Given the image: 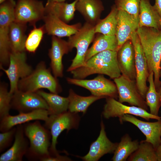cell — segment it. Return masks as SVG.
Wrapping results in <instances>:
<instances>
[{
  "label": "cell",
  "instance_id": "11",
  "mask_svg": "<svg viewBox=\"0 0 161 161\" xmlns=\"http://www.w3.org/2000/svg\"><path fill=\"white\" fill-rule=\"evenodd\" d=\"M129 114L138 116L147 121L150 119L159 120L161 117L152 114L145 109L135 106L124 105L112 97L106 98L102 115L106 119L110 118H121L124 115Z\"/></svg>",
  "mask_w": 161,
  "mask_h": 161
},
{
  "label": "cell",
  "instance_id": "19",
  "mask_svg": "<svg viewBox=\"0 0 161 161\" xmlns=\"http://www.w3.org/2000/svg\"><path fill=\"white\" fill-rule=\"evenodd\" d=\"M117 61L121 75L136 81L135 51L131 40L126 41L117 51Z\"/></svg>",
  "mask_w": 161,
  "mask_h": 161
},
{
  "label": "cell",
  "instance_id": "32",
  "mask_svg": "<svg viewBox=\"0 0 161 161\" xmlns=\"http://www.w3.org/2000/svg\"><path fill=\"white\" fill-rule=\"evenodd\" d=\"M129 161H157L156 149L150 143L145 140L139 142L137 149L128 157Z\"/></svg>",
  "mask_w": 161,
  "mask_h": 161
},
{
  "label": "cell",
  "instance_id": "43",
  "mask_svg": "<svg viewBox=\"0 0 161 161\" xmlns=\"http://www.w3.org/2000/svg\"><path fill=\"white\" fill-rule=\"evenodd\" d=\"M7 0H0V4H1Z\"/></svg>",
  "mask_w": 161,
  "mask_h": 161
},
{
  "label": "cell",
  "instance_id": "30",
  "mask_svg": "<svg viewBox=\"0 0 161 161\" xmlns=\"http://www.w3.org/2000/svg\"><path fill=\"white\" fill-rule=\"evenodd\" d=\"M139 142L132 140L128 134H126L121 138L114 152L112 158L113 161H126L129 156L138 148Z\"/></svg>",
  "mask_w": 161,
  "mask_h": 161
},
{
  "label": "cell",
  "instance_id": "24",
  "mask_svg": "<svg viewBox=\"0 0 161 161\" xmlns=\"http://www.w3.org/2000/svg\"><path fill=\"white\" fill-rule=\"evenodd\" d=\"M161 18L150 0H141L138 27H147L161 30Z\"/></svg>",
  "mask_w": 161,
  "mask_h": 161
},
{
  "label": "cell",
  "instance_id": "21",
  "mask_svg": "<svg viewBox=\"0 0 161 161\" xmlns=\"http://www.w3.org/2000/svg\"><path fill=\"white\" fill-rule=\"evenodd\" d=\"M16 126L13 143L9 149L1 154L0 161H21L28 151L29 142L25 137L23 124Z\"/></svg>",
  "mask_w": 161,
  "mask_h": 161
},
{
  "label": "cell",
  "instance_id": "12",
  "mask_svg": "<svg viewBox=\"0 0 161 161\" xmlns=\"http://www.w3.org/2000/svg\"><path fill=\"white\" fill-rule=\"evenodd\" d=\"M118 93V101L126 102L131 106L143 108L147 111L146 101L140 93L136 81L131 80L122 75L114 79Z\"/></svg>",
  "mask_w": 161,
  "mask_h": 161
},
{
  "label": "cell",
  "instance_id": "45",
  "mask_svg": "<svg viewBox=\"0 0 161 161\" xmlns=\"http://www.w3.org/2000/svg\"><path fill=\"white\" fill-rule=\"evenodd\" d=\"M160 29H161V23H160Z\"/></svg>",
  "mask_w": 161,
  "mask_h": 161
},
{
  "label": "cell",
  "instance_id": "34",
  "mask_svg": "<svg viewBox=\"0 0 161 161\" xmlns=\"http://www.w3.org/2000/svg\"><path fill=\"white\" fill-rule=\"evenodd\" d=\"M33 27L27 36L25 46L26 50L31 53L35 52L45 33L43 26L39 27L35 26Z\"/></svg>",
  "mask_w": 161,
  "mask_h": 161
},
{
  "label": "cell",
  "instance_id": "15",
  "mask_svg": "<svg viewBox=\"0 0 161 161\" xmlns=\"http://www.w3.org/2000/svg\"><path fill=\"white\" fill-rule=\"evenodd\" d=\"M121 123H130L137 127L145 136V140L151 143L155 148L161 143V119L155 122L140 120L133 115L126 114L119 119Z\"/></svg>",
  "mask_w": 161,
  "mask_h": 161
},
{
  "label": "cell",
  "instance_id": "6",
  "mask_svg": "<svg viewBox=\"0 0 161 161\" xmlns=\"http://www.w3.org/2000/svg\"><path fill=\"white\" fill-rule=\"evenodd\" d=\"M95 26L85 22L75 33L69 37L67 42L71 50L77 49L76 55L67 71H72L83 66L85 57L90 44L93 41L95 34Z\"/></svg>",
  "mask_w": 161,
  "mask_h": 161
},
{
  "label": "cell",
  "instance_id": "47",
  "mask_svg": "<svg viewBox=\"0 0 161 161\" xmlns=\"http://www.w3.org/2000/svg\"></svg>",
  "mask_w": 161,
  "mask_h": 161
},
{
  "label": "cell",
  "instance_id": "22",
  "mask_svg": "<svg viewBox=\"0 0 161 161\" xmlns=\"http://www.w3.org/2000/svg\"><path fill=\"white\" fill-rule=\"evenodd\" d=\"M138 27V22L129 14L118 10L115 36L118 49L126 41L131 40L132 34Z\"/></svg>",
  "mask_w": 161,
  "mask_h": 161
},
{
  "label": "cell",
  "instance_id": "2",
  "mask_svg": "<svg viewBox=\"0 0 161 161\" xmlns=\"http://www.w3.org/2000/svg\"><path fill=\"white\" fill-rule=\"evenodd\" d=\"M137 33L145 56L149 73L153 72L156 89L160 86L161 63V30L138 27Z\"/></svg>",
  "mask_w": 161,
  "mask_h": 161
},
{
  "label": "cell",
  "instance_id": "44",
  "mask_svg": "<svg viewBox=\"0 0 161 161\" xmlns=\"http://www.w3.org/2000/svg\"><path fill=\"white\" fill-rule=\"evenodd\" d=\"M160 77H161V63L160 64Z\"/></svg>",
  "mask_w": 161,
  "mask_h": 161
},
{
  "label": "cell",
  "instance_id": "18",
  "mask_svg": "<svg viewBox=\"0 0 161 161\" xmlns=\"http://www.w3.org/2000/svg\"><path fill=\"white\" fill-rule=\"evenodd\" d=\"M42 20L45 33L59 38L69 37L77 32L82 27L80 23L69 25L54 15L45 14Z\"/></svg>",
  "mask_w": 161,
  "mask_h": 161
},
{
  "label": "cell",
  "instance_id": "46",
  "mask_svg": "<svg viewBox=\"0 0 161 161\" xmlns=\"http://www.w3.org/2000/svg\"></svg>",
  "mask_w": 161,
  "mask_h": 161
},
{
  "label": "cell",
  "instance_id": "5",
  "mask_svg": "<svg viewBox=\"0 0 161 161\" xmlns=\"http://www.w3.org/2000/svg\"><path fill=\"white\" fill-rule=\"evenodd\" d=\"M15 0H7L0 5V67L8 66L11 53L10 26L15 21Z\"/></svg>",
  "mask_w": 161,
  "mask_h": 161
},
{
  "label": "cell",
  "instance_id": "20",
  "mask_svg": "<svg viewBox=\"0 0 161 161\" xmlns=\"http://www.w3.org/2000/svg\"><path fill=\"white\" fill-rule=\"evenodd\" d=\"M17 115L12 116L10 114L0 120V131L1 132L8 131L20 124L34 120L45 121L48 118L49 113L47 110L38 109L28 112L19 113Z\"/></svg>",
  "mask_w": 161,
  "mask_h": 161
},
{
  "label": "cell",
  "instance_id": "23",
  "mask_svg": "<svg viewBox=\"0 0 161 161\" xmlns=\"http://www.w3.org/2000/svg\"><path fill=\"white\" fill-rule=\"evenodd\" d=\"M75 8L86 22L95 26L100 19L101 14L104 9L101 0H78Z\"/></svg>",
  "mask_w": 161,
  "mask_h": 161
},
{
  "label": "cell",
  "instance_id": "38",
  "mask_svg": "<svg viewBox=\"0 0 161 161\" xmlns=\"http://www.w3.org/2000/svg\"><path fill=\"white\" fill-rule=\"evenodd\" d=\"M69 157L59 154V153L54 155H49L42 159L41 161H71Z\"/></svg>",
  "mask_w": 161,
  "mask_h": 161
},
{
  "label": "cell",
  "instance_id": "26",
  "mask_svg": "<svg viewBox=\"0 0 161 161\" xmlns=\"http://www.w3.org/2000/svg\"><path fill=\"white\" fill-rule=\"evenodd\" d=\"M27 24L15 21L10 26L9 41L11 52H20L26 51L25 43Z\"/></svg>",
  "mask_w": 161,
  "mask_h": 161
},
{
  "label": "cell",
  "instance_id": "42",
  "mask_svg": "<svg viewBox=\"0 0 161 161\" xmlns=\"http://www.w3.org/2000/svg\"><path fill=\"white\" fill-rule=\"evenodd\" d=\"M158 92L159 94L160 101H161V85L160 86V87L159 89Z\"/></svg>",
  "mask_w": 161,
  "mask_h": 161
},
{
  "label": "cell",
  "instance_id": "28",
  "mask_svg": "<svg viewBox=\"0 0 161 161\" xmlns=\"http://www.w3.org/2000/svg\"><path fill=\"white\" fill-rule=\"evenodd\" d=\"M36 92L44 99L48 104L49 115L58 114L67 111L69 103L68 97H62L57 94L48 93L41 90Z\"/></svg>",
  "mask_w": 161,
  "mask_h": 161
},
{
  "label": "cell",
  "instance_id": "7",
  "mask_svg": "<svg viewBox=\"0 0 161 161\" xmlns=\"http://www.w3.org/2000/svg\"><path fill=\"white\" fill-rule=\"evenodd\" d=\"M78 113L68 111L58 114H51L44 121V126L50 131L52 137L49 149L50 155L59 153L56 148L57 139L63 131L66 129L68 131L78 128L80 117Z\"/></svg>",
  "mask_w": 161,
  "mask_h": 161
},
{
  "label": "cell",
  "instance_id": "17",
  "mask_svg": "<svg viewBox=\"0 0 161 161\" xmlns=\"http://www.w3.org/2000/svg\"><path fill=\"white\" fill-rule=\"evenodd\" d=\"M71 50L67 41L55 36H52L51 47L49 50L48 55L50 60L51 69L56 78L63 76L62 58Z\"/></svg>",
  "mask_w": 161,
  "mask_h": 161
},
{
  "label": "cell",
  "instance_id": "36",
  "mask_svg": "<svg viewBox=\"0 0 161 161\" xmlns=\"http://www.w3.org/2000/svg\"><path fill=\"white\" fill-rule=\"evenodd\" d=\"M13 94L8 90L6 83H1L0 85V119L9 114L11 109V102Z\"/></svg>",
  "mask_w": 161,
  "mask_h": 161
},
{
  "label": "cell",
  "instance_id": "37",
  "mask_svg": "<svg viewBox=\"0 0 161 161\" xmlns=\"http://www.w3.org/2000/svg\"><path fill=\"white\" fill-rule=\"evenodd\" d=\"M16 127L9 130L0 133V152H1L10 146L13 138H14Z\"/></svg>",
  "mask_w": 161,
  "mask_h": 161
},
{
  "label": "cell",
  "instance_id": "29",
  "mask_svg": "<svg viewBox=\"0 0 161 161\" xmlns=\"http://www.w3.org/2000/svg\"><path fill=\"white\" fill-rule=\"evenodd\" d=\"M69 100L68 110L71 112H81L85 114L89 106L95 101L102 99L101 97L92 95L82 96L76 94L70 89L68 97Z\"/></svg>",
  "mask_w": 161,
  "mask_h": 161
},
{
  "label": "cell",
  "instance_id": "40",
  "mask_svg": "<svg viewBox=\"0 0 161 161\" xmlns=\"http://www.w3.org/2000/svg\"><path fill=\"white\" fill-rule=\"evenodd\" d=\"M157 161H161V143L156 149Z\"/></svg>",
  "mask_w": 161,
  "mask_h": 161
},
{
  "label": "cell",
  "instance_id": "16",
  "mask_svg": "<svg viewBox=\"0 0 161 161\" xmlns=\"http://www.w3.org/2000/svg\"><path fill=\"white\" fill-rule=\"evenodd\" d=\"M118 144L112 142L108 138L105 125L101 120L100 130L98 137L91 145L88 153L80 157L85 161H97L106 154L114 153Z\"/></svg>",
  "mask_w": 161,
  "mask_h": 161
},
{
  "label": "cell",
  "instance_id": "33",
  "mask_svg": "<svg viewBox=\"0 0 161 161\" xmlns=\"http://www.w3.org/2000/svg\"><path fill=\"white\" fill-rule=\"evenodd\" d=\"M154 77L153 72L149 73L147 79L149 86L146 95L145 101L147 105L149 108L150 113L153 115L158 116L161 101L159 94L156 90Z\"/></svg>",
  "mask_w": 161,
  "mask_h": 161
},
{
  "label": "cell",
  "instance_id": "1",
  "mask_svg": "<svg viewBox=\"0 0 161 161\" xmlns=\"http://www.w3.org/2000/svg\"><path fill=\"white\" fill-rule=\"evenodd\" d=\"M117 51L106 50L95 55L84 64L72 71L73 78L84 79L92 75H105L114 79L120 76L121 73L117 61Z\"/></svg>",
  "mask_w": 161,
  "mask_h": 161
},
{
  "label": "cell",
  "instance_id": "9",
  "mask_svg": "<svg viewBox=\"0 0 161 161\" xmlns=\"http://www.w3.org/2000/svg\"><path fill=\"white\" fill-rule=\"evenodd\" d=\"M26 51L20 52H11L8 67L0 69L5 73L10 81L9 92L13 94L18 90L19 80L30 75L33 71L32 67L27 62Z\"/></svg>",
  "mask_w": 161,
  "mask_h": 161
},
{
  "label": "cell",
  "instance_id": "39",
  "mask_svg": "<svg viewBox=\"0 0 161 161\" xmlns=\"http://www.w3.org/2000/svg\"><path fill=\"white\" fill-rule=\"evenodd\" d=\"M154 5L161 18V0H155Z\"/></svg>",
  "mask_w": 161,
  "mask_h": 161
},
{
  "label": "cell",
  "instance_id": "13",
  "mask_svg": "<svg viewBox=\"0 0 161 161\" xmlns=\"http://www.w3.org/2000/svg\"><path fill=\"white\" fill-rule=\"evenodd\" d=\"M131 40L135 51L136 83L140 93L145 100L148 88L146 81L149 74L147 60L136 31L132 34Z\"/></svg>",
  "mask_w": 161,
  "mask_h": 161
},
{
  "label": "cell",
  "instance_id": "35",
  "mask_svg": "<svg viewBox=\"0 0 161 161\" xmlns=\"http://www.w3.org/2000/svg\"><path fill=\"white\" fill-rule=\"evenodd\" d=\"M141 0H114L118 10L124 11L131 15L138 23Z\"/></svg>",
  "mask_w": 161,
  "mask_h": 161
},
{
  "label": "cell",
  "instance_id": "3",
  "mask_svg": "<svg viewBox=\"0 0 161 161\" xmlns=\"http://www.w3.org/2000/svg\"><path fill=\"white\" fill-rule=\"evenodd\" d=\"M23 126L24 135L29 142L26 155L28 158L40 161L50 155L49 149L52 138L50 131L38 120L24 123Z\"/></svg>",
  "mask_w": 161,
  "mask_h": 161
},
{
  "label": "cell",
  "instance_id": "4",
  "mask_svg": "<svg viewBox=\"0 0 161 161\" xmlns=\"http://www.w3.org/2000/svg\"><path fill=\"white\" fill-rule=\"evenodd\" d=\"M17 88L26 92H36L41 89H46L57 94L62 90L57 78L52 75L44 61L40 62L30 75L19 80Z\"/></svg>",
  "mask_w": 161,
  "mask_h": 161
},
{
  "label": "cell",
  "instance_id": "10",
  "mask_svg": "<svg viewBox=\"0 0 161 161\" xmlns=\"http://www.w3.org/2000/svg\"><path fill=\"white\" fill-rule=\"evenodd\" d=\"M45 15V6L39 0H18L15 10V21L27 24L33 27L43 19Z\"/></svg>",
  "mask_w": 161,
  "mask_h": 161
},
{
  "label": "cell",
  "instance_id": "25",
  "mask_svg": "<svg viewBox=\"0 0 161 161\" xmlns=\"http://www.w3.org/2000/svg\"><path fill=\"white\" fill-rule=\"evenodd\" d=\"M78 0L71 3L65 2H53L47 0L45 5V14H50L56 16L67 23L74 18Z\"/></svg>",
  "mask_w": 161,
  "mask_h": 161
},
{
  "label": "cell",
  "instance_id": "14",
  "mask_svg": "<svg viewBox=\"0 0 161 161\" xmlns=\"http://www.w3.org/2000/svg\"><path fill=\"white\" fill-rule=\"evenodd\" d=\"M11 109L19 113L28 112L38 109H49L44 99L36 92H26L18 90L13 94Z\"/></svg>",
  "mask_w": 161,
  "mask_h": 161
},
{
  "label": "cell",
  "instance_id": "27",
  "mask_svg": "<svg viewBox=\"0 0 161 161\" xmlns=\"http://www.w3.org/2000/svg\"><path fill=\"white\" fill-rule=\"evenodd\" d=\"M95 38L85 57V62L95 55L102 51L111 50L117 51V41L115 35H109L100 33Z\"/></svg>",
  "mask_w": 161,
  "mask_h": 161
},
{
  "label": "cell",
  "instance_id": "41",
  "mask_svg": "<svg viewBox=\"0 0 161 161\" xmlns=\"http://www.w3.org/2000/svg\"><path fill=\"white\" fill-rule=\"evenodd\" d=\"M49 1L53 2H65L66 0H48Z\"/></svg>",
  "mask_w": 161,
  "mask_h": 161
},
{
  "label": "cell",
  "instance_id": "8",
  "mask_svg": "<svg viewBox=\"0 0 161 161\" xmlns=\"http://www.w3.org/2000/svg\"><path fill=\"white\" fill-rule=\"evenodd\" d=\"M68 83L84 88L91 93L92 95L102 98L118 97L117 86L115 83L107 79L103 75L100 74L90 80L77 79L67 78Z\"/></svg>",
  "mask_w": 161,
  "mask_h": 161
},
{
  "label": "cell",
  "instance_id": "31",
  "mask_svg": "<svg viewBox=\"0 0 161 161\" xmlns=\"http://www.w3.org/2000/svg\"><path fill=\"white\" fill-rule=\"evenodd\" d=\"M118 12V10L115 4L112 5L109 14L104 19H100L95 25V33L115 35Z\"/></svg>",
  "mask_w": 161,
  "mask_h": 161
}]
</instances>
